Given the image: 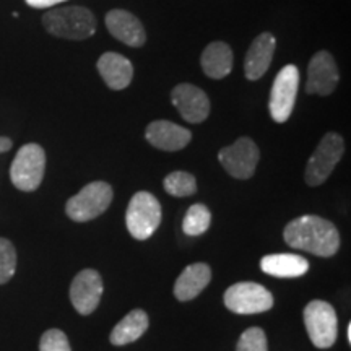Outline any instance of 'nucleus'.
Instances as JSON below:
<instances>
[{
	"mask_svg": "<svg viewBox=\"0 0 351 351\" xmlns=\"http://www.w3.org/2000/svg\"><path fill=\"white\" fill-rule=\"evenodd\" d=\"M298 88H300V70L293 64L285 65L275 77L269 99L270 116L278 124L287 122L293 114Z\"/></svg>",
	"mask_w": 351,
	"mask_h": 351,
	"instance_id": "obj_8",
	"label": "nucleus"
},
{
	"mask_svg": "<svg viewBox=\"0 0 351 351\" xmlns=\"http://www.w3.org/2000/svg\"><path fill=\"white\" fill-rule=\"evenodd\" d=\"M276 49V38L271 33H261L249 46L244 59V73L249 82L261 80L269 70Z\"/></svg>",
	"mask_w": 351,
	"mask_h": 351,
	"instance_id": "obj_15",
	"label": "nucleus"
},
{
	"mask_svg": "<svg viewBox=\"0 0 351 351\" xmlns=\"http://www.w3.org/2000/svg\"><path fill=\"white\" fill-rule=\"evenodd\" d=\"M163 187L173 197H191L197 192V179L187 171H174L166 176Z\"/></svg>",
	"mask_w": 351,
	"mask_h": 351,
	"instance_id": "obj_23",
	"label": "nucleus"
},
{
	"mask_svg": "<svg viewBox=\"0 0 351 351\" xmlns=\"http://www.w3.org/2000/svg\"><path fill=\"white\" fill-rule=\"evenodd\" d=\"M339 82L340 72L333 56L328 51L315 52L307 67L306 93L328 96L337 90Z\"/></svg>",
	"mask_w": 351,
	"mask_h": 351,
	"instance_id": "obj_11",
	"label": "nucleus"
},
{
	"mask_svg": "<svg viewBox=\"0 0 351 351\" xmlns=\"http://www.w3.org/2000/svg\"><path fill=\"white\" fill-rule=\"evenodd\" d=\"M304 326L315 348H332L339 335V319L332 304L314 300L304 307Z\"/></svg>",
	"mask_w": 351,
	"mask_h": 351,
	"instance_id": "obj_7",
	"label": "nucleus"
},
{
	"mask_svg": "<svg viewBox=\"0 0 351 351\" xmlns=\"http://www.w3.org/2000/svg\"><path fill=\"white\" fill-rule=\"evenodd\" d=\"M346 339H348V343H351V324L346 327Z\"/></svg>",
	"mask_w": 351,
	"mask_h": 351,
	"instance_id": "obj_29",
	"label": "nucleus"
},
{
	"mask_svg": "<svg viewBox=\"0 0 351 351\" xmlns=\"http://www.w3.org/2000/svg\"><path fill=\"white\" fill-rule=\"evenodd\" d=\"M261 269L276 278H298L309 270V262L298 254H270L262 257Z\"/></svg>",
	"mask_w": 351,
	"mask_h": 351,
	"instance_id": "obj_19",
	"label": "nucleus"
},
{
	"mask_svg": "<svg viewBox=\"0 0 351 351\" xmlns=\"http://www.w3.org/2000/svg\"><path fill=\"white\" fill-rule=\"evenodd\" d=\"M112 187L108 182L93 181L69 199L65 213L72 221H91L106 212L112 202Z\"/></svg>",
	"mask_w": 351,
	"mask_h": 351,
	"instance_id": "obj_4",
	"label": "nucleus"
},
{
	"mask_svg": "<svg viewBox=\"0 0 351 351\" xmlns=\"http://www.w3.org/2000/svg\"><path fill=\"white\" fill-rule=\"evenodd\" d=\"M96 67L104 83L114 91L125 90L134 78V65L127 57L117 52H104Z\"/></svg>",
	"mask_w": 351,
	"mask_h": 351,
	"instance_id": "obj_17",
	"label": "nucleus"
},
{
	"mask_svg": "<svg viewBox=\"0 0 351 351\" xmlns=\"http://www.w3.org/2000/svg\"><path fill=\"white\" fill-rule=\"evenodd\" d=\"M212 225V212L207 205L194 204L189 207L182 219V230L187 236H200Z\"/></svg>",
	"mask_w": 351,
	"mask_h": 351,
	"instance_id": "obj_22",
	"label": "nucleus"
},
{
	"mask_svg": "<svg viewBox=\"0 0 351 351\" xmlns=\"http://www.w3.org/2000/svg\"><path fill=\"white\" fill-rule=\"evenodd\" d=\"M210 280H212V269L207 263L199 262L186 267L174 283L176 300L182 302L195 300L208 287Z\"/></svg>",
	"mask_w": 351,
	"mask_h": 351,
	"instance_id": "obj_18",
	"label": "nucleus"
},
{
	"mask_svg": "<svg viewBox=\"0 0 351 351\" xmlns=\"http://www.w3.org/2000/svg\"><path fill=\"white\" fill-rule=\"evenodd\" d=\"M39 351H72L67 335L59 328L44 332L39 341Z\"/></svg>",
	"mask_w": 351,
	"mask_h": 351,
	"instance_id": "obj_26",
	"label": "nucleus"
},
{
	"mask_svg": "<svg viewBox=\"0 0 351 351\" xmlns=\"http://www.w3.org/2000/svg\"><path fill=\"white\" fill-rule=\"evenodd\" d=\"M225 306L234 314H261L274 307V295L262 285L241 282L225 291Z\"/></svg>",
	"mask_w": 351,
	"mask_h": 351,
	"instance_id": "obj_9",
	"label": "nucleus"
},
{
	"mask_svg": "<svg viewBox=\"0 0 351 351\" xmlns=\"http://www.w3.org/2000/svg\"><path fill=\"white\" fill-rule=\"evenodd\" d=\"M16 270L15 245L5 238H0V285L10 282Z\"/></svg>",
	"mask_w": 351,
	"mask_h": 351,
	"instance_id": "obj_24",
	"label": "nucleus"
},
{
	"mask_svg": "<svg viewBox=\"0 0 351 351\" xmlns=\"http://www.w3.org/2000/svg\"><path fill=\"white\" fill-rule=\"evenodd\" d=\"M285 243L317 257H332L340 249V232L332 221L317 215L291 219L283 231Z\"/></svg>",
	"mask_w": 351,
	"mask_h": 351,
	"instance_id": "obj_1",
	"label": "nucleus"
},
{
	"mask_svg": "<svg viewBox=\"0 0 351 351\" xmlns=\"http://www.w3.org/2000/svg\"><path fill=\"white\" fill-rule=\"evenodd\" d=\"M43 26L56 38L85 41L96 32V19L86 7L72 5L52 8L43 15Z\"/></svg>",
	"mask_w": 351,
	"mask_h": 351,
	"instance_id": "obj_2",
	"label": "nucleus"
},
{
	"mask_svg": "<svg viewBox=\"0 0 351 351\" xmlns=\"http://www.w3.org/2000/svg\"><path fill=\"white\" fill-rule=\"evenodd\" d=\"M200 65L205 75L213 78V80H221V78L228 77L232 70L231 47L223 41L210 43L202 52Z\"/></svg>",
	"mask_w": 351,
	"mask_h": 351,
	"instance_id": "obj_20",
	"label": "nucleus"
},
{
	"mask_svg": "<svg viewBox=\"0 0 351 351\" xmlns=\"http://www.w3.org/2000/svg\"><path fill=\"white\" fill-rule=\"evenodd\" d=\"M145 138L152 147L163 152H179L192 140L191 130L169 121H155L145 130Z\"/></svg>",
	"mask_w": 351,
	"mask_h": 351,
	"instance_id": "obj_14",
	"label": "nucleus"
},
{
	"mask_svg": "<svg viewBox=\"0 0 351 351\" xmlns=\"http://www.w3.org/2000/svg\"><path fill=\"white\" fill-rule=\"evenodd\" d=\"M104 23H106L108 32L117 41L124 43L127 46L142 47L147 41V33H145L142 21L135 15H132L130 12L121 10V8L108 12Z\"/></svg>",
	"mask_w": 351,
	"mask_h": 351,
	"instance_id": "obj_16",
	"label": "nucleus"
},
{
	"mask_svg": "<svg viewBox=\"0 0 351 351\" xmlns=\"http://www.w3.org/2000/svg\"><path fill=\"white\" fill-rule=\"evenodd\" d=\"M171 103L178 109L184 121L200 124L210 114V99L204 90L191 83H181L171 91Z\"/></svg>",
	"mask_w": 351,
	"mask_h": 351,
	"instance_id": "obj_13",
	"label": "nucleus"
},
{
	"mask_svg": "<svg viewBox=\"0 0 351 351\" xmlns=\"http://www.w3.org/2000/svg\"><path fill=\"white\" fill-rule=\"evenodd\" d=\"M13 142L8 137H0V153H5L12 148Z\"/></svg>",
	"mask_w": 351,
	"mask_h": 351,
	"instance_id": "obj_28",
	"label": "nucleus"
},
{
	"mask_svg": "<svg viewBox=\"0 0 351 351\" xmlns=\"http://www.w3.org/2000/svg\"><path fill=\"white\" fill-rule=\"evenodd\" d=\"M25 2L33 8H52L67 2V0H25Z\"/></svg>",
	"mask_w": 351,
	"mask_h": 351,
	"instance_id": "obj_27",
	"label": "nucleus"
},
{
	"mask_svg": "<svg viewBox=\"0 0 351 351\" xmlns=\"http://www.w3.org/2000/svg\"><path fill=\"white\" fill-rule=\"evenodd\" d=\"M103 296V278L93 269L78 271L70 285V301L82 315H90L98 309Z\"/></svg>",
	"mask_w": 351,
	"mask_h": 351,
	"instance_id": "obj_12",
	"label": "nucleus"
},
{
	"mask_svg": "<svg viewBox=\"0 0 351 351\" xmlns=\"http://www.w3.org/2000/svg\"><path fill=\"white\" fill-rule=\"evenodd\" d=\"M46 171V153L38 143H26L16 153L10 168L12 184L19 191L33 192L41 186Z\"/></svg>",
	"mask_w": 351,
	"mask_h": 351,
	"instance_id": "obj_6",
	"label": "nucleus"
},
{
	"mask_svg": "<svg viewBox=\"0 0 351 351\" xmlns=\"http://www.w3.org/2000/svg\"><path fill=\"white\" fill-rule=\"evenodd\" d=\"M236 351H269L265 332H263L261 327L247 328V330L239 337Z\"/></svg>",
	"mask_w": 351,
	"mask_h": 351,
	"instance_id": "obj_25",
	"label": "nucleus"
},
{
	"mask_svg": "<svg viewBox=\"0 0 351 351\" xmlns=\"http://www.w3.org/2000/svg\"><path fill=\"white\" fill-rule=\"evenodd\" d=\"M258 160H261V152H258L256 142L249 137L238 138L234 143L221 148L218 153V161L221 163L223 169L241 181L252 178Z\"/></svg>",
	"mask_w": 351,
	"mask_h": 351,
	"instance_id": "obj_10",
	"label": "nucleus"
},
{
	"mask_svg": "<svg viewBox=\"0 0 351 351\" xmlns=\"http://www.w3.org/2000/svg\"><path fill=\"white\" fill-rule=\"evenodd\" d=\"M148 315L143 309H134L125 315L124 319L117 322V326L112 328L109 340L114 346H124L137 341L140 337L147 332Z\"/></svg>",
	"mask_w": 351,
	"mask_h": 351,
	"instance_id": "obj_21",
	"label": "nucleus"
},
{
	"mask_svg": "<svg viewBox=\"0 0 351 351\" xmlns=\"http://www.w3.org/2000/svg\"><path fill=\"white\" fill-rule=\"evenodd\" d=\"M161 223V204L150 192H137L129 202L125 225L137 241H145L155 234Z\"/></svg>",
	"mask_w": 351,
	"mask_h": 351,
	"instance_id": "obj_5",
	"label": "nucleus"
},
{
	"mask_svg": "<svg viewBox=\"0 0 351 351\" xmlns=\"http://www.w3.org/2000/svg\"><path fill=\"white\" fill-rule=\"evenodd\" d=\"M345 153V140L337 132H328L320 140L306 165L304 181L307 186L317 187L330 178L335 166Z\"/></svg>",
	"mask_w": 351,
	"mask_h": 351,
	"instance_id": "obj_3",
	"label": "nucleus"
}]
</instances>
